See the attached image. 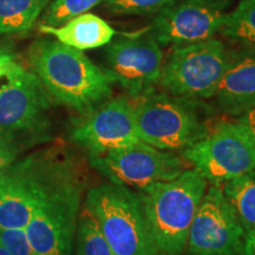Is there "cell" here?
<instances>
[{"instance_id":"10","label":"cell","mask_w":255,"mask_h":255,"mask_svg":"<svg viewBox=\"0 0 255 255\" xmlns=\"http://www.w3.org/2000/svg\"><path fill=\"white\" fill-rule=\"evenodd\" d=\"M245 228L220 184H208L191 223L187 255H241Z\"/></svg>"},{"instance_id":"27","label":"cell","mask_w":255,"mask_h":255,"mask_svg":"<svg viewBox=\"0 0 255 255\" xmlns=\"http://www.w3.org/2000/svg\"><path fill=\"white\" fill-rule=\"evenodd\" d=\"M0 255H11L8 253V251L6 250L4 246H2L1 242H0Z\"/></svg>"},{"instance_id":"3","label":"cell","mask_w":255,"mask_h":255,"mask_svg":"<svg viewBox=\"0 0 255 255\" xmlns=\"http://www.w3.org/2000/svg\"><path fill=\"white\" fill-rule=\"evenodd\" d=\"M207 188L208 181L200 171L188 168L173 180L139 189L161 253L182 255L186 252L190 226Z\"/></svg>"},{"instance_id":"15","label":"cell","mask_w":255,"mask_h":255,"mask_svg":"<svg viewBox=\"0 0 255 255\" xmlns=\"http://www.w3.org/2000/svg\"><path fill=\"white\" fill-rule=\"evenodd\" d=\"M39 30L55 36L60 43L81 51L107 45L116 33L107 21L92 13H83L58 27L43 24Z\"/></svg>"},{"instance_id":"25","label":"cell","mask_w":255,"mask_h":255,"mask_svg":"<svg viewBox=\"0 0 255 255\" xmlns=\"http://www.w3.org/2000/svg\"><path fill=\"white\" fill-rule=\"evenodd\" d=\"M237 121L244 127V129L246 130L255 144V108L238 116Z\"/></svg>"},{"instance_id":"26","label":"cell","mask_w":255,"mask_h":255,"mask_svg":"<svg viewBox=\"0 0 255 255\" xmlns=\"http://www.w3.org/2000/svg\"><path fill=\"white\" fill-rule=\"evenodd\" d=\"M241 255H255V228L245 231Z\"/></svg>"},{"instance_id":"24","label":"cell","mask_w":255,"mask_h":255,"mask_svg":"<svg viewBox=\"0 0 255 255\" xmlns=\"http://www.w3.org/2000/svg\"><path fill=\"white\" fill-rule=\"evenodd\" d=\"M20 66V64L15 60V57L9 51L0 47V78H7Z\"/></svg>"},{"instance_id":"7","label":"cell","mask_w":255,"mask_h":255,"mask_svg":"<svg viewBox=\"0 0 255 255\" xmlns=\"http://www.w3.org/2000/svg\"><path fill=\"white\" fill-rule=\"evenodd\" d=\"M228 55L222 41L213 38L175 46L163 64L158 84L178 97L196 101L214 98Z\"/></svg>"},{"instance_id":"21","label":"cell","mask_w":255,"mask_h":255,"mask_svg":"<svg viewBox=\"0 0 255 255\" xmlns=\"http://www.w3.org/2000/svg\"><path fill=\"white\" fill-rule=\"evenodd\" d=\"M177 1L180 0H105V5L114 14H149Z\"/></svg>"},{"instance_id":"18","label":"cell","mask_w":255,"mask_h":255,"mask_svg":"<svg viewBox=\"0 0 255 255\" xmlns=\"http://www.w3.org/2000/svg\"><path fill=\"white\" fill-rule=\"evenodd\" d=\"M220 31L245 49L255 51V0H241L237 8L226 13Z\"/></svg>"},{"instance_id":"14","label":"cell","mask_w":255,"mask_h":255,"mask_svg":"<svg viewBox=\"0 0 255 255\" xmlns=\"http://www.w3.org/2000/svg\"><path fill=\"white\" fill-rule=\"evenodd\" d=\"M219 109L240 116L255 108V51H229L227 65L214 96Z\"/></svg>"},{"instance_id":"16","label":"cell","mask_w":255,"mask_h":255,"mask_svg":"<svg viewBox=\"0 0 255 255\" xmlns=\"http://www.w3.org/2000/svg\"><path fill=\"white\" fill-rule=\"evenodd\" d=\"M50 0H0V34L24 33L33 27Z\"/></svg>"},{"instance_id":"11","label":"cell","mask_w":255,"mask_h":255,"mask_svg":"<svg viewBox=\"0 0 255 255\" xmlns=\"http://www.w3.org/2000/svg\"><path fill=\"white\" fill-rule=\"evenodd\" d=\"M228 4L229 0H180L158 12L150 33L162 45L210 39L221 30Z\"/></svg>"},{"instance_id":"4","label":"cell","mask_w":255,"mask_h":255,"mask_svg":"<svg viewBox=\"0 0 255 255\" xmlns=\"http://www.w3.org/2000/svg\"><path fill=\"white\" fill-rule=\"evenodd\" d=\"M85 207L115 255H157L159 248L138 191L104 183L89 189Z\"/></svg>"},{"instance_id":"13","label":"cell","mask_w":255,"mask_h":255,"mask_svg":"<svg viewBox=\"0 0 255 255\" xmlns=\"http://www.w3.org/2000/svg\"><path fill=\"white\" fill-rule=\"evenodd\" d=\"M107 72L132 97L152 90L163 68V55L154 37H127L105 51Z\"/></svg>"},{"instance_id":"6","label":"cell","mask_w":255,"mask_h":255,"mask_svg":"<svg viewBox=\"0 0 255 255\" xmlns=\"http://www.w3.org/2000/svg\"><path fill=\"white\" fill-rule=\"evenodd\" d=\"M182 156L210 184L222 186L255 168V144L237 120L208 127Z\"/></svg>"},{"instance_id":"28","label":"cell","mask_w":255,"mask_h":255,"mask_svg":"<svg viewBox=\"0 0 255 255\" xmlns=\"http://www.w3.org/2000/svg\"><path fill=\"white\" fill-rule=\"evenodd\" d=\"M157 255H165V254H163V253H158Z\"/></svg>"},{"instance_id":"17","label":"cell","mask_w":255,"mask_h":255,"mask_svg":"<svg viewBox=\"0 0 255 255\" xmlns=\"http://www.w3.org/2000/svg\"><path fill=\"white\" fill-rule=\"evenodd\" d=\"M221 187L245 231L255 228V168Z\"/></svg>"},{"instance_id":"22","label":"cell","mask_w":255,"mask_h":255,"mask_svg":"<svg viewBox=\"0 0 255 255\" xmlns=\"http://www.w3.org/2000/svg\"><path fill=\"white\" fill-rule=\"evenodd\" d=\"M0 242L11 255H36L24 229H0Z\"/></svg>"},{"instance_id":"2","label":"cell","mask_w":255,"mask_h":255,"mask_svg":"<svg viewBox=\"0 0 255 255\" xmlns=\"http://www.w3.org/2000/svg\"><path fill=\"white\" fill-rule=\"evenodd\" d=\"M28 62L51 97L82 115L113 95L114 81L107 70L98 68L81 50L58 40L32 44Z\"/></svg>"},{"instance_id":"8","label":"cell","mask_w":255,"mask_h":255,"mask_svg":"<svg viewBox=\"0 0 255 255\" xmlns=\"http://www.w3.org/2000/svg\"><path fill=\"white\" fill-rule=\"evenodd\" d=\"M6 79L0 88V136L23 149L45 135L50 95L39 78L23 66Z\"/></svg>"},{"instance_id":"12","label":"cell","mask_w":255,"mask_h":255,"mask_svg":"<svg viewBox=\"0 0 255 255\" xmlns=\"http://www.w3.org/2000/svg\"><path fill=\"white\" fill-rule=\"evenodd\" d=\"M71 137L89 155L104 154L139 142L132 100L124 96L109 98L83 115L73 127Z\"/></svg>"},{"instance_id":"9","label":"cell","mask_w":255,"mask_h":255,"mask_svg":"<svg viewBox=\"0 0 255 255\" xmlns=\"http://www.w3.org/2000/svg\"><path fill=\"white\" fill-rule=\"evenodd\" d=\"M90 163L111 183L142 189L173 180L189 168L174 151L159 150L139 141L135 144L100 155H89Z\"/></svg>"},{"instance_id":"1","label":"cell","mask_w":255,"mask_h":255,"mask_svg":"<svg viewBox=\"0 0 255 255\" xmlns=\"http://www.w3.org/2000/svg\"><path fill=\"white\" fill-rule=\"evenodd\" d=\"M8 174L32 203L24 229L36 255H72L84 171L75 156L59 146L18 158Z\"/></svg>"},{"instance_id":"19","label":"cell","mask_w":255,"mask_h":255,"mask_svg":"<svg viewBox=\"0 0 255 255\" xmlns=\"http://www.w3.org/2000/svg\"><path fill=\"white\" fill-rule=\"evenodd\" d=\"M76 255H115L102 234L97 221L87 207H84L78 218Z\"/></svg>"},{"instance_id":"20","label":"cell","mask_w":255,"mask_h":255,"mask_svg":"<svg viewBox=\"0 0 255 255\" xmlns=\"http://www.w3.org/2000/svg\"><path fill=\"white\" fill-rule=\"evenodd\" d=\"M105 0H55L44 15V25L52 27L62 26L71 19L87 13Z\"/></svg>"},{"instance_id":"5","label":"cell","mask_w":255,"mask_h":255,"mask_svg":"<svg viewBox=\"0 0 255 255\" xmlns=\"http://www.w3.org/2000/svg\"><path fill=\"white\" fill-rule=\"evenodd\" d=\"M138 138L165 151H183L208 129L196 100L149 90L132 98Z\"/></svg>"},{"instance_id":"23","label":"cell","mask_w":255,"mask_h":255,"mask_svg":"<svg viewBox=\"0 0 255 255\" xmlns=\"http://www.w3.org/2000/svg\"><path fill=\"white\" fill-rule=\"evenodd\" d=\"M21 150L23 149L17 143L0 136V174L17 161Z\"/></svg>"}]
</instances>
